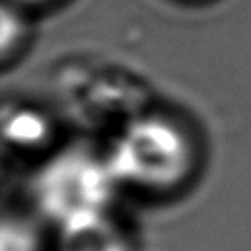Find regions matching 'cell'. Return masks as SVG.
<instances>
[{"label": "cell", "mask_w": 251, "mask_h": 251, "mask_svg": "<svg viewBox=\"0 0 251 251\" xmlns=\"http://www.w3.org/2000/svg\"><path fill=\"white\" fill-rule=\"evenodd\" d=\"M45 131V124L41 118L35 116H18V120H14V129H8V135H14V141L18 143H33L37 137H41Z\"/></svg>", "instance_id": "cell-6"}, {"label": "cell", "mask_w": 251, "mask_h": 251, "mask_svg": "<svg viewBox=\"0 0 251 251\" xmlns=\"http://www.w3.org/2000/svg\"><path fill=\"white\" fill-rule=\"evenodd\" d=\"M57 251H131L126 233L110 216L63 229Z\"/></svg>", "instance_id": "cell-3"}, {"label": "cell", "mask_w": 251, "mask_h": 251, "mask_svg": "<svg viewBox=\"0 0 251 251\" xmlns=\"http://www.w3.org/2000/svg\"><path fill=\"white\" fill-rule=\"evenodd\" d=\"M41 237L35 224L24 216L6 214L0 226V251H39Z\"/></svg>", "instance_id": "cell-4"}, {"label": "cell", "mask_w": 251, "mask_h": 251, "mask_svg": "<svg viewBox=\"0 0 251 251\" xmlns=\"http://www.w3.org/2000/svg\"><path fill=\"white\" fill-rule=\"evenodd\" d=\"M104 155L118 184L155 192L182 184L196 161L186 129L163 114L129 120Z\"/></svg>", "instance_id": "cell-2"}, {"label": "cell", "mask_w": 251, "mask_h": 251, "mask_svg": "<svg viewBox=\"0 0 251 251\" xmlns=\"http://www.w3.org/2000/svg\"><path fill=\"white\" fill-rule=\"evenodd\" d=\"M22 37H24L22 18L10 6H4L2 10V57H10V53L20 45Z\"/></svg>", "instance_id": "cell-5"}, {"label": "cell", "mask_w": 251, "mask_h": 251, "mask_svg": "<svg viewBox=\"0 0 251 251\" xmlns=\"http://www.w3.org/2000/svg\"><path fill=\"white\" fill-rule=\"evenodd\" d=\"M116 188L106 155L76 143L53 153L35 171L31 200L63 231L108 216Z\"/></svg>", "instance_id": "cell-1"}, {"label": "cell", "mask_w": 251, "mask_h": 251, "mask_svg": "<svg viewBox=\"0 0 251 251\" xmlns=\"http://www.w3.org/2000/svg\"><path fill=\"white\" fill-rule=\"evenodd\" d=\"M18 2H25V4H39V2H47V0H18Z\"/></svg>", "instance_id": "cell-7"}]
</instances>
